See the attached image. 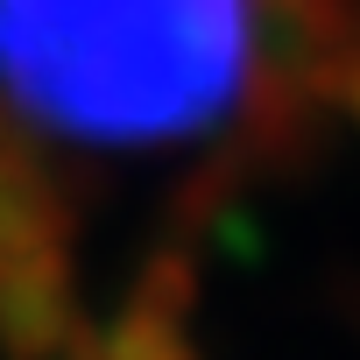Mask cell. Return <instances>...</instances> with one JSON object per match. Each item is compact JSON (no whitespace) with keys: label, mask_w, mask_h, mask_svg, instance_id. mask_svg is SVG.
Masks as SVG:
<instances>
[{"label":"cell","mask_w":360,"mask_h":360,"mask_svg":"<svg viewBox=\"0 0 360 360\" xmlns=\"http://www.w3.org/2000/svg\"><path fill=\"white\" fill-rule=\"evenodd\" d=\"M8 134H15V127H8V99H0V141H8Z\"/></svg>","instance_id":"cell-8"},{"label":"cell","mask_w":360,"mask_h":360,"mask_svg":"<svg viewBox=\"0 0 360 360\" xmlns=\"http://www.w3.org/2000/svg\"><path fill=\"white\" fill-rule=\"evenodd\" d=\"M71 325H78L71 248L0 255V353L8 360H57Z\"/></svg>","instance_id":"cell-2"},{"label":"cell","mask_w":360,"mask_h":360,"mask_svg":"<svg viewBox=\"0 0 360 360\" xmlns=\"http://www.w3.org/2000/svg\"><path fill=\"white\" fill-rule=\"evenodd\" d=\"M99 346H106V360H198L184 325L148 318V311H120L113 325H99Z\"/></svg>","instance_id":"cell-5"},{"label":"cell","mask_w":360,"mask_h":360,"mask_svg":"<svg viewBox=\"0 0 360 360\" xmlns=\"http://www.w3.org/2000/svg\"><path fill=\"white\" fill-rule=\"evenodd\" d=\"M198 297H205L198 255L176 248V240L148 248V262H141L134 283H127V311H148V318H169V325H184V318L198 311Z\"/></svg>","instance_id":"cell-4"},{"label":"cell","mask_w":360,"mask_h":360,"mask_svg":"<svg viewBox=\"0 0 360 360\" xmlns=\"http://www.w3.org/2000/svg\"><path fill=\"white\" fill-rule=\"evenodd\" d=\"M78 233V198L71 184L29 148V141H0V255H43L71 248Z\"/></svg>","instance_id":"cell-3"},{"label":"cell","mask_w":360,"mask_h":360,"mask_svg":"<svg viewBox=\"0 0 360 360\" xmlns=\"http://www.w3.org/2000/svg\"><path fill=\"white\" fill-rule=\"evenodd\" d=\"M57 360H106V346H99V325H85V318H78V325H71V339L57 346Z\"/></svg>","instance_id":"cell-6"},{"label":"cell","mask_w":360,"mask_h":360,"mask_svg":"<svg viewBox=\"0 0 360 360\" xmlns=\"http://www.w3.org/2000/svg\"><path fill=\"white\" fill-rule=\"evenodd\" d=\"M339 106L360 120V57H353V71H346V92H339Z\"/></svg>","instance_id":"cell-7"},{"label":"cell","mask_w":360,"mask_h":360,"mask_svg":"<svg viewBox=\"0 0 360 360\" xmlns=\"http://www.w3.org/2000/svg\"><path fill=\"white\" fill-rule=\"evenodd\" d=\"M240 85L248 0H0V99L64 141H184Z\"/></svg>","instance_id":"cell-1"}]
</instances>
